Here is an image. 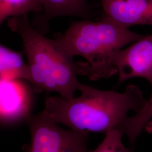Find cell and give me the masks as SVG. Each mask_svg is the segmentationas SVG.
<instances>
[{
	"label": "cell",
	"mask_w": 152,
	"mask_h": 152,
	"mask_svg": "<svg viewBox=\"0 0 152 152\" xmlns=\"http://www.w3.org/2000/svg\"><path fill=\"white\" fill-rule=\"evenodd\" d=\"M78 97L66 99L47 97L42 110L50 119L70 129L85 132H104L118 129L131 110L136 113L147 103L136 85L125 91L100 90L82 84Z\"/></svg>",
	"instance_id": "1"
},
{
	"label": "cell",
	"mask_w": 152,
	"mask_h": 152,
	"mask_svg": "<svg viewBox=\"0 0 152 152\" xmlns=\"http://www.w3.org/2000/svg\"><path fill=\"white\" fill-rule=\"evenodd\" d=\"M145 130L149 133H152V121H151L148 125H147Z\"/></svg>",
	"instance_id": "13"
},
{
	"label": "cell",
	"mask_w": 152,
	"mask_h": 152,
	"mask_svg": "<svg viewBox=\"0 0 152 152\" xmlns=\"http://www.w3.org/2000/svg\"><path fill=\"white\" fill-rule=\"evenodd\" d=\"M1 80H22L31 82V75L28 63L19 52L3 45L0 46Z\"/></svg>",
	"instance_id": "8"
},
{
	"label": "cell",
	"mask_w": 152,
	"mask_h": 152,
	"mask_svg": "<svg viewBox=\"0 0 152 152\" xmlns=\"http://www.w3.org/2000/svg\"><path fill=\"white\" fill-rule=\"evenodd\" d=\"M7 26L22 38L34 91L56 92L66 99L73 98L82 84L77 77L79 63L60 48L55 39L47 38L34 29L28 15L9 18Z\"/></svg>",
	"instance_id": "3"
},
{
	"label": "cell",
	"mask_w": 152,
	"mask_h": 152,
	"mask_svg": "<svg viewBox=\"0 0 152 152\" xmlns=\"http://www.w3.org/2000/svg\"><path fill=\"white\" fill-rule=\"evenodd\" d=\"M32 95L24 80H0V118L3 125L26 120L31 115Z\"/></svg>",
	"instance_id": "6"
},
{
	"label": "cell",
	"mask_w": 152,
	"mask_h": 152,
	"mask_svg": "<svg viewBox=\"0 0 152 152\" xmlns=\"http://www.w3.org/2000/svg\"><path fill=\"white\" fill-rule=\"evenodd\" d=\"M124 134L115 129L106 133L103 141L95 150L87 152H132L122 142Z\"/></svg>",
	"instance_id": "12"
},
{
	"label": "cell",
	"mask_w": 152,
	"mask_h": 152,
	"mask_svg": "<svg viewBox=\"0 0 152 152\" xmlns=\"http://www.w3.org/2000/svg\"><path fill=\"white\" fill-rule=\"evenodd\" d=\"M44 7L40 0H0V23L14 16L40 12Z\"/></svg>",
	"instance_id": "11"
},
{
	"label": "cell",
	"mask_w": 152,
	"mask_h": 152,
	"mask_svg": "<svg viewBox=\"0 0 152 152\" xmlns=\"http://www.w3.org/2000/svg\"><path fill=\"white\" fill-rule=\"evenodd\" d=\"M103 18L121 27L152 26V0H100Z\"/></svg>",
	"instance_id": "7"
},
{
	"label": "cell",
	"mask_w": 152,
	"mask_h": 152,
	"mask_svg": "<svg viewBox=\"0 0 152 152\" xmlns=\"http://www.w3.org/2000/svg\"><path fill=\"white\" fill-rule=\"evenodd\" d=\"M45 17L50 19L58 16L90 17V11L86 0H40Z\"/></svg>",
	"instance_id": "9"
},
{
	"label": "cell",
	"mask_w": 152,
	"mask_h": 152,
	"mask_svg": "<svg viewBox=\"0 0 152 152\" xmlns=\"http://www.w3.org/2000/svg\"><path fill=\"white\" fill-rule=\"evenodd\" d=\"M121 83L132 78H142L152 88V34L121 50L115 59Z\"/></svg>",
	"instance_id": "5"
},
{
	"label": "cell",
	"mask_w": 152,
	"mask_h": 152,
	"mask_svg": "<svg viewBox=\"0 0 152 152\" xmlns=\"http://www.w3.org/2000/svg\"><path fill=\"white\" fill-rule=\"evenodd\" d=\"M26 121L31 140L23 152H87L89 133L64 130L42 111Z\"/></svg>",
	"instance_id": "4"
},
{
	"label": "cell",
	"mask_w": 152,
	"mask_h": 152,
	"mask_svg": "<svg viewBox=\"0 0 152 152\" xmlns=\"http://www.w3.org/2000/svg\"><path fill=\"white\" fill-rule=\"evenodd\" d=\"M152 118V92L141 110L132 116H128L118 128L134 145Z\"/></svg>",
	"instance_id": "10"
},
{
	"label": "cell",
	"mask_w": 152,
	"mask_h": 152,
	"mask_svg": "<svg viewBox=\"0 0 152 152\" xmlns=\"http://www.w3.org/2000/svg\"><path fill=\"white\" fill-rule=\"evenodd\" d=\"M144 36L103 18L98 22H75L55 40L71 58L85 59L86 62L78 63L80 75L97 81L117 74L115 59L118 52Z\"/></svg>",
	"instance_id": "2"
}]
</instances>
